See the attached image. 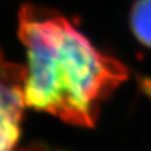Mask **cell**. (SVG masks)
<instances>
[{"label":"cell","instance_id":"1","mask_svg":"<svg viewBox=\"0 0 151 151\" xmlns=\"http://www.w3.org/2000/svg\"><path fill=\"white\" fill-rule=\"evenodd\" d=\"M19 37L27 52L25 105L64 122L91 127L101 102L127 78L119 61L99 52L56 11L24 5Z\"/></svg>","mask_w":151,"mask_h":151},{"label":"cell","instance_id":"2","mask_svg":"<svg viewBox=\"0 0 151 151\" xmlns=\"http://www.w3.org/2000/svg\"><path fill=\"white\" fill-rule=\"evenodd\" d=\"M24 106V66L8 61L0 50V151H23L19 143Z\"/></svg>","mask_w":151,"mask_h":151},{"label":"cell","instance_id":"3","mask_svg":"<svg viewBox=\"0 0 151 151\" xmlns=\"http://www.w3.org/2000/svg\"><path fill=\"white\" fill-rule=\"evenodd\" d=\"M131 29L137 39L151 48V0H137L131 9Z\"/></svg>","mask_w":151,"mask_h":151}]
</instances>
